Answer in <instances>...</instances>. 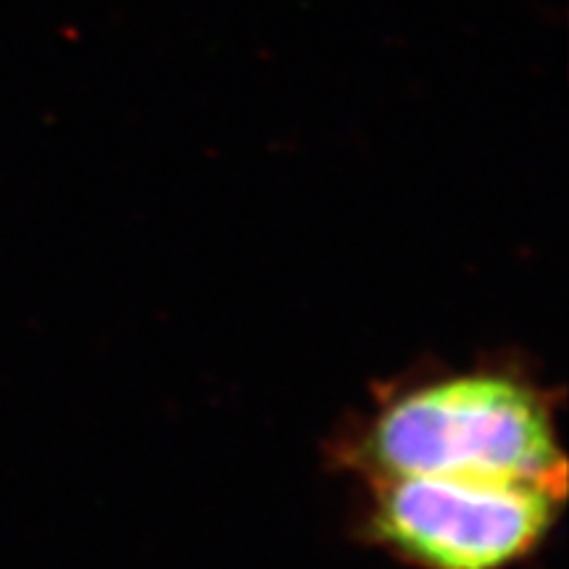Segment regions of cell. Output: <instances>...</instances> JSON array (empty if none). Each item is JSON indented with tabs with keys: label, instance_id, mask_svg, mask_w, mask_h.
I'll return each mask as SVG.
<instances>
[{
	"label": "cell",
	"instance_id": "cell-1",
	"mask_svg": "<svg viewBox=\"0 0 569 569\" xmlns=\"http://www.w3.org/2000/svg\"><path fill=\"white\" fill-rule=\"evenodd\" d=\"M340 461L367 482L482 478L567 486L549 390L498 367L393 388L340 443Z\"/></svg>",
	"mask_w": 569,
	"mask_h": 569
},
{
	"label": "cell",
	"instance_id": "cell-2",
	"mask_svg": "<svg viewBox=\"0 0 569 569\" xmlns=\"http://www.w3.org/2000/svg\"><path fill=\"white\" fill-rule=\"evenodd\" d=\"M361 543L409 569H522L549 543L567 486L482 478L367 482Z\"/></svg>",
	"mask_w": 569,
	"mask_h": 569
}]
</instances>
